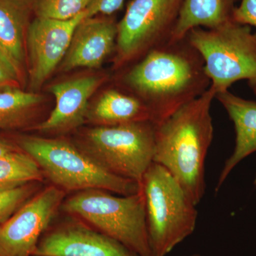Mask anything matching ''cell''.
<instances>
[{
    "label": "cell",
    "instance_id": "cell-1",
    "mask_svg": "<svg viewBox=\"0 0 256 256\" xmlns=\"http://www.w3.org/2000/svg\"><path fill=\"white\" fill-rule=\"evenodd\" d=\"M120 82L142 101L158 124L210 88L200 54L186 37L169 42L130 65Z\"/></svg>",
    "mask_w": 256,
    "mask_h": 256
},
{
    "label": "cell",
    "instance_id": "cell-2",
    "mask_svg": "<svg viewBox=\"0 0 256 256\" xmlns=\"http://www.w3.org/2000/svg\"><path fill=\"white\" fill-rule=\"evenodd\" d=\"M215 96L210 88L156 124L153 162L168 170L196 206L206 192L205 162L213 140L210 107Z\"/></svg>",
    "mask_w": 256,
    "mask_h": 256
},
{
    "label": "cell",
    "instance_id": "cell-3",
    "mask_svg": "<svg viewBox=\"0 0 256 256\" xmlns=\"http://www.w3.org/2000/svg\"><path fill=\"white\" fill-rule=\"evenodd\" d=\"M18 144L40 165L44 175L63 191L100 190L130 195L140 190L139 184L114 174L63 140L21 136Z\"/></svg>",
    "mask_w": 256,
    "mask_h": 256
},
{
    "label": "cell",
    "instance_id": "cell-4",
    "mask_svg": "<svg viewBox=\"0 0 256 256\" xmlns=\"http://www.w3.org/2000/svg\"><path fill=\"white\" fill-rule=\"evenodd\" d=\"M151 256H166L194 232L196 205L161 165L153 162L140 184Z\"/></svg>",
    "mask_w": 256,
    "mask_h": 256
},
{
    "label": "cell",
    "instance_id": "cell-5",
    "mask_svg": "<svg viewBox=\"0 0 256 256\" xmlns=\"http://www.w3.org/2000/svg\"><path fill=\"white\" fill-rule=\"evenodd\" d=\"M202 56L216 95L228 92L236 82L256 86V33L233 20L212 28H193L186 35Z\"/></svg>",
    "mask_w": 256,
    "mask_h": 256
},
{
    "label": "cell",
    "instance_id": "cell-6",
    "mask_svg": "<svg viewBox=\"0 0 256 256\" xmlns=\"http://www.w3.org/2000/svg\"><path fill=\"white\" fill-rule=\"evenodd\" d=\"M112 194L100 190L78 192L64 202L62 207L140 256H151L142 191L120 196Z\"/></svg>",
    "mask_w": 256,
    "mask_h": 256
},
{
    "label": "cell",
    "instance_id": "cell-7",
    "mask_svg": "<svg viewBox=\"0 0 256 256\" xmlns=\"http://www.w3.org/2000/svg\"><path fill=\"white\" fill-rule=\"evenodd\" d=\"M184 0H132L118 23L114 66L124 68L171 40Z\"/></svg>",
    "mask_w": 256,
    "mask_h": 256
},
{
    "label": "cell",
    "instance_id": "cell-8",
    "mask_svg": "<svg viewBox=\"0 0 256 256\" xmlns=\"http://www.w3.org/2000/svg\"><path fill=\"white\" fill-rule=\"evenodd\" d=\"M156 124L150 121L97 126L88 131L92 158L111 172L140 184L153 163Z\"/></svg>",
    "mask_w": 256,
    "mask_h": 256
},
{
    "label": "cell",
    "instance_id": "cell-9",
    "mask_svg": "<svg viewBox=\"0 0 256 256\" xmlns=\"http://www.w3.org/2000/svg\"><path fill=\"white\" fill-rule=\"evenodd\" d=\"M64 191L50 186L32 196L0 225V256H34L63 204Z\"/></svg>",
    "mask_w": 256,
    "mask_h": 256
},
{
    "label": "cell",
    "instance_id": "cell-10",
    "mask_svg": "<svg viewBox=\"0 0 256 256\" xmlns=\"http://www.w3.org/2000/svg\"><path fill=\"white\" fill-rule=\"evenodd\" d=\"M86 13L72 20L36 18L30 23L26 50L28 80L33 92L38 90L65 57L74 32Z\"/></svg>",
    "mask_w": 256,
    "mask_h": 256
},
{
    "label": "cell",
    "instance_id": "cell-11",
    "mask_svg": "<svg viewBox=\"0 0 256 256\" xmlns=\"http://www.w3.org/2000/svg\"><path fill=\"white\" fill-rule=\"evenodd\" d=\"M34 256H140L88 224L72 222L40 239Z\"/></svg>",
    "mask_w": 256,
    "mask_h": 256
},
{
    "label": "cell",
    "instance_id": "cell-12",
    "mask_svg": "<svg viewBox=\"0 0 256 256\" xmlns=\"http://www.w3.org/2000/svg\"><path fill=\"white\" fill-rule=\"evenodd\" d=\"M118 23L109 16L84 18L76 28L60 68H99L116 52Z\"/></svg>",
    "mask_w": 256,
    "mask_h": 256
},
{
    "label": "cell",
    "instance_id": "cell-13",
    "mask_svg": "<svg viewBox=\"0 0 256 256\" xmlns=\"http://www.w3.org/2000/svg\"><path fill=\"white\" fill-rule=\"evenodd\" d=\"M106 80L102 76H88L58 82L50 87L56 106L36 129L43 132H64L84 122L89 99Z\"/></svg>",
    "mask_w": 256,
    "mask_h": 256
},
{
    "label": "cell",
    "instance_id": "cell-14",
    "mask_svg": "<svg viewBox=\"0 0 256 256\" xmlns=\"http://www.w3.org/2000/svg\"><path fill=\"white\" fill-rule=\"evenodd\" d=\"M215 98L226 110L236 131L235 148L220 172L215 188L217 192L234 168L256 152V101L242 98L228 90L216 94Z\"/></svg>",
    "mask_w": 256,
    "mask_h": 256
},
{
    "label": "cell",
    "instance_id": "cell-15",
    "mask_svg": "<svg viewBox=\"0 0 256 256\" xmlns=\"http://www.w3.org/2000/svg\"><path fill=\"white\" fill-rule=\"evenodd\" d=\"M34 0H0V53L22 80L26 65V38Z\"/></svg>",
    "mask_w": 256,
    "mask_h": 256
},
{
    "label": "cell",
    "instance_id": "cell-16",
    "mask_svg": "<svg viewBox=\"0 0 256 256\" xmlns=\"http://www.w3.org/2000/svg\"><path fill=\"white\" fill-rule=\"evenodd\" d=\"M90 116L100 126L151 122L149 110L142 101L124 89L110 88L102 92Z\"/></svg>",
    "mask_w": 256,
    "mask_h": 256
},
{
    "label": "cell",
    "instance_id": "cell-17",
    "mask_svg": "<svg viewBox=\"0 0 256 256\" xmlns=\"http://www.w3.org/2000/svg\"><path fill=\"white\" fill-rule=\"evenodd\" d=\"M236 0H184L170 42L178 41L197 28H212L233 20Z\"/></svg>",
    "mask_w": 256,
    "mask_h": 256
},
{
    "label": "cell",
    "instance_id": "cell-18",
    "mask_svg": "<svg viewBox=\"0 0 256 256\" xmlns=\"http://www.w3.org/2000/svg\"><path fill=\"white\" fill-rule=\"evenodd\" d=\"M42 101V96L20 87L0 89V128L12 130L26 126Z\"/></svg>",
    "mask_w": 256,
    "mask_h": 256
},
{
    "label": "cell",
    "instance_id": "cell-19",
    "mask_svg": "<svg viewBox=\"0 0 256 256\" xmlns=\"http://www.w3.org/2000/svg\"><path fill=\"white\" fill-rule=\"evenodd\" d=\"M40 165L28 153L18 150L0 156V192L42 181Z\"/></svg>",
    "mask_w": 256,
    "mask_h": 256
},
{
    "label": "cell",
    "instance_id": "cell-20",
    "mask_svg": "<svg viewBox=\"0 0 256 256\" xmlns=\"http://www.w3.org/2000/svg\"><path fill=\"white\" fill-rule=\"evenodd\" d=\"M92 0H34L36 18L72 20L85 12Z\"/></svg>",
    "mask_w": 256,
    "mask_h": 256
},
{
    "label": "cell",
    "instance_id": "cell-21",
    "mask_svg": "<svg viewBox=\"0 0 256 256\" xmlns=\"http://www.w3.org/2000/svg\"><path fill=\"white\" fill-rule=\"evenodd\" d=\"M36 190L33 183L0 192V225L28 201Z\"/></svg>",
    "mask_w": 256,
    "mask_h": 256
},
{
    "label": "cell",
    "instance_id": "cell-22",
    "mask_svg": "<svg viewBox=\"0 0 256 256\" xmlns=\"http://www.w3.org/2000/svg\"><path fill=\"white\" fill-rule=\"evenodd\" d=\"M126 0H92L86 10V18L102 15L110 16L124 6Z\"/></svg>",
    "mask_w": 256,
    "mask_h": 256
},
{
    "label": "cell",
    "instance_id": "cell-23",
    "mask_svg": "<svg viewBox=\"0 0 256 256\" xmlns=\"http://www.w3.org/2000/svg\"><path fill=\"white\" fill-rule=\"evenodd\" d=\"M232 18L236 22L256 28V0H242L234 9Z\"/></svg>",
    "mask_w": 256,
    "mask_h": 256
},
{
    "label": "cell",
    "instance_id": "cell-24",
    "mask_svg": "<svg viewBox=\"0 0 256 256\" xmlns=\"http://www.w3.org/2000/svg\"><path fill=\"white\" fill-rule=\"evenodd\" d=\"M22 80L14 67L0 53V89L20 87Z\"/></svg>",
    "mask_w": 256,
    "mask_h": 256
},
{
    "label": "cell",
    "instance_id": "cell-25",
    "mask_svg": "<svg viewBox=\"0 0 256 256\" xmlns=\"http://www.w3.org/2000/svg\"><path fill=\"white\" fill-rule=\"evenodd\" d=\"M14 150H15L14 146H12L8 141L0 137V156H3V154H6L9 152Z\"/></svg>",
    "mask_w": 256,
    "mask_h": 256
},
{
    "label": "cell",
    "instance_id": "cell-26",
    "mask_svg": "<svg viewBox=\"0 0 256 256\" xmlns=\"http://www.w3.org/2000/svg\"><path fill=\"white\" fill-rule=\"evenodd\" d=\"M186 256H202L200 255V254H192V255Z\"/></svg>",
    "mask_w": 256,
    "mask_h": 256
},
{
    "label": "cell",
    "instance_id": "cell-27",
    "mask_svg": "<svg viewBox=\"0 0 256 256\" xmlns=\"http://www.w3.org/2000/svg\"><path fill=\"white\" fill-rule=\"evenodd\" d=\"M252 90H254V92H255V94L256 95V86L252 88Z\"/></svg>",
    "mask_w": 256,
    "mask_h": 256
},
{
    "label": "cell",
    "instance_id": "cell-28",
    "mask_svg": "<svg viewBox=\"0 0 256 256\" xmlns=\"http://www.w3.org/2000/svg\"><path fill=\"white\" fill-rule=\"evenodd\" d=\"M254 184H255L256 186V175L255 180H254Z\"/></svg>",
    "mask_w": 256,
    "mask_h": 256
}]
</instances>
